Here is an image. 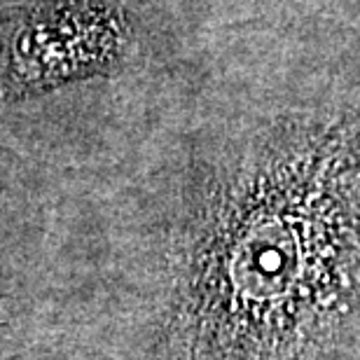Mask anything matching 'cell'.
<instances>
[{
	"label": "cell",
	"instance_id": "2",
	"mask_svg": "<svg viewBox=\"0 0 360 360\" xmlns=\"http://www.w3.org/2000/svg\"><path fill=\"white\" fill-rule=\"evenodd\" d=\"M124 21L105 0H42L17 12L0 56V101H21L110 70Z\"/></svg>",
	"mask_w": 360,
	"mask_h": 360
},
{
	"label": "cell",
	"instance_id": "4",
	"mask_svg": "<svg viewBox=\"0 0 360 360\" xmlns=\"http://www.w3.org/2000/svg\"><path fill=\"white\" fill-rule=\"evenodd\" d=\"M21 360H52V358H47L45 354H40V351H33V354H28V356H24Z\"/></svg>",
	"mask_w": 360,
	"mask_h": 360
},
{
	"label": "cell",
	"instance_id": "1",
	"mask_svg": "<svg viewBox=\"0 0 360 360\" xmlns=\"http://www.w3.org/2000/svg\"><path fill=\"white\" fill-rule=\"evenodd\" d=\"M14 225L52 360H360V96L241 115L139 194Z\"/></svg>",
	"mask_w": 360,
	"mask_h": 360
},
{
	"label": "cell",
	"instance_id": "3",
	"mask_svg": "<svg viewBox=\"0 0 360 360\" xmlns=\"http://www.w3.org/2000/svg\"><path fill=\"white\" fill-rule=\"evenodd\" d=\"M31 300L26 292L17 239L7 215H0V360H21L33 354Z\"/></svg>",
	"mask_w": 360,
	"mask_h": 360
}]
</instances>
